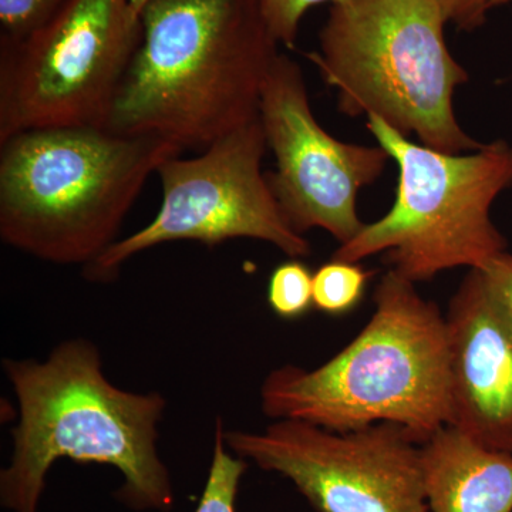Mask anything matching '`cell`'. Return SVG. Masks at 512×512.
Here are the masks:
<instances>
[{
	"label": "cell",
	"instance_id": "cell-12",
	"mask_svg": "<svg viewBox=\"0 0 512 512\" xmlns=\"http://www.w3.org/2000/svg\"><path fill=\"white\" fill-rule=\"evenodd\" d=\"M421 463L430 512H512V453L446 426L421 446Z\"/></svg>",
	"mask_w": 512,
	"mask_h": 512
},
{
	"label": "cell",
	"instance_id": "cell-10",
	"mask_svg": "<svg viewBox=\"0 0 512 512\" xmlns=\"http://www.w3.org/2000/svg\"><path fill=\"white\" fill-rule=\"evenodd\" d=\"M259 117L276 161L266 175L286 221L301 235L319 228L339 245L352 241L366 225L357 195L382 177L389 153L330 136L313 114L301 66L284 53L266 77Z\"/></svg>",
	"mask_w": 512,
	"mask_h": 512
},
{
	"label": "cell",
	"instance_id": "cell-1",
	"mask_svg": "<svg viewBox=\"0 0 512 512\" xmlns=\"http://www.w3.org/2000/svg\"><path fill=\"white\" fill-rule=\"evenodd\" d=\"M18 400L13 453L0 473V504L39 512L50 468L62 458L111 466L123 476L119 503L134 511L174 504L170 471L158 453L167 400L120 389L104 375L99 348L86 339L57 345L43 362L5 359Z\"/></svg>",
	"mask_w": 512,
	"mask_h": 512
},
{
	"label": "cell",
	"instance_id": "cell-4",
	"mask_svg": "<svg viewBox=\"0 0 512 512\" xmlns=\"http://www.w3.org/2000/svg\"><path fill=\"white\" fill-rule=\"evenodd\" d=\"M183 151L109 128L22 131L0 143V238L56 265L93 264L119 241L148 177Z\"/></svg>",
	"mask_w": 512,
	"mask_h": 512
},
{
	"label": "cell",
	"instance_id": "cell-15",
	"mask_svg": "<svg viewBox=\"0 0 512 512\" xmlns=\"http://www.w3.org/2000/svg\"><path fill=\"white\" fill-rule=\"evenodd\" d=\"M269 308L285 320L301 319L313 308V274L298 258L276 266L268 282Z\"/></svg>",
	"mask_w": 512,
	"mask_h": 512
},
{
	"label": "cell",
	"instance_id": "cell-6",
	"mask_svg": "<svg viewBox=\"0 0 512 512\" xmlns=\"http://www.w3.org/2000/svg\"><path fill=\"white\" fill-rule=\"evenodd\" d=\"M366 126L399 165L396 200L332 259L359 264L380 254L392 271L419 284L448 269H483L507 251L491 208L512 187V144L495 140L447 154L413 143L379 117H367Z\"/></svg>",
	"mask_w": 512,
	"mask_h": 512
},
{
	"label": "cell",
	"instance_id": "cell-17",
	"mask_svg": "<svg viewBox=\"0 0 512 512\" xmlns=\"http://www.w3.org/2000/svg\"><path fill=\"white\" fill-rule=\"evenodd\" d=\"M346 0H256L262 18L279 45L292 47L298 37L303 16L313 6L330 3L339 5Z\"/></svg>",
	"mask_w": 512,
	"mask_h": 512
},
{
	"label": "cell",
	"instance_id": "cell-8",
	"mask_svg": "<svg viewBox=\"0 0 512 512\" xmlns=\"http://www.w3.org/2000/svg\"><path fill=\"white\" fill-rule=\"evenodd\" d=\"M268 143L261 117L214 141L197 157L168 158L158 167L163 201L154 220L119 239L83 268L93 282H110L133 256L168 242L215 247L229 239L268 242L289 258L311 255L308 239L286 221L262 161Z\"/></svg>",
	"mask_w": 512,
	"mask_h": 512
},
{
	"label": "cell",
	"instance_id": "cell-20",
	"mask_svg": "<svg viewBox=\"0 0 512 512\" xmlns=\"http://www.w3.org/2000/svg\"><path fill=\"white\" fill-rule=\"evenodd\" d=\"M151 0H131V3H133L134 9L137 10L138 13H143L144 8L150 3Z\"/></svg>",
	"mask_w": 512,
	"mask_h": 512
},
{
	"label": "cell",
	"instance_id": "cell-16",
	"mask_svg": "<svg viewBox=\"0 0 512 512\" xmlns=\"http://www.w3.org/2000/svg\"><path fill=\"white\" fill-rule=\"evenodd\" d=\"M69 0H0V39L19 40L55 18Z\"/></svg>",
	"mask_w": 512,
	"mask_h": 512
},
{
	"label": "cell",
	"instance_id": "cell-19",
	"mask_svg": "<svg viewBox=\"0 0 512 512\" xmlns=\"http://www.w3.org/2000/svg\"><path fill=\"white\" fill-rule=\"evenodd\" d=\"M436 3L447 23L464 32H474L487 22L488 0H431Z\"/></svg>",
	"mask_w": 512,
	"mask_h": 512
},
{
	"label": "cell",
	"instance_id": "cell-2",
	"mask_svg": "<svg viewBox=\"0 0 512 512\" xmlns=\"http://www.w3.org/2000/svg\"><path fill=\"white\" fill-rule=\"evenodd\" d=\"M109 130L202 151L259 117L278 40L256 0H151Z\"/></svg>",
	"mask_w": 512,
	"mask_h": 512
},
{
	"label": "cell",
	"instance_id": "cell-11",
	"mask_svg": "<svg viewBox=\"0 0 512 512\" xmlns=\"http://www.w3.org/2000/svg\"><path fill=\"white\" fill-rule=\"evenodd\" d=\"M450 355L447 426L481 446L512 453V329L470 269L446 313Z\"/></svg>",
	"mask_w": 512,
	"mask_h": 512
},
{
	"label": "cell",
	"instance_id": "cell-7",
	"mask_svg": "<svg viewBox=\"0 0 512 512\" xmlns=\"http://www.w3.org/2000/svg\"><path fill=\"white\" fill-rule=\"evenodd\" d=\"M141 37L131 0H69L32 35L0 39V143L39 128L109 127Z\"/></svg>",
	"mask_w": 512,
	"mask_h": 512
},
{
	"label": "cell",
	"instance_id": "cell-13",
	"mask_svg": "<svg viewBox=\"0 0 512 512\" xmlns=\"http://www.w3.org/2000/svg\"><path fill=\"white\" fill-rule=\"evenodd\" d=\"M373 272L357 262L330 259L313 272V308L329 316H345L365 296Z\"/></svg>",
	"mask_w": 512,
	"mask_h": 512
},
{
	"label": "cell",
	"instance_id": "cell-14",
	"mask_svg": "<svg viewBox=\"0 0 512 512\" xmlns=\"http://www.w3.org/2000/svg\"><path fill=\"white\" fill-rule=\"evenodd\" d=\"M224 430V423L218 420L210 471L195 512H237L239 484L247 471L248 461L228 450Z\"/></svg>",
	"mask_w": 512,
	"mask_h": 512
},
{
	"label": "cell",
	"instance_id": "cell-9",
	"mask_svg": "<svg viewBox=\"0 0 512 512\" xmlns=\"http://www.w3.org/2000/svg\"><path fill=\"white\" fill-rule=\"evenodd\" d=\"M224 441L291 481L318 512H430L421 446L399 424L335 431L285 419L261 431L224 430Z\"/></svg>",
	"mask_w": 512,
	"mask_h": 512
},
{
	"label": "cell",
	"instance_id": "cell-18",
	"mask_svg": "<svg viewBox=\"0 0 512 512\" xmlns=\"http://www.w3.org/2000/svg\"><path fill=\"white\" fill-rule=\"evenodd\" d=\"M478 271L495 306L512 329V254L505 251Z\"/></svg>",
	"mask_w": 512,
	"mask_h": 512
},
{
	"label": "cell",
	"instance_id": "cell-5",
	"mask_svg": "<svg viewBox=\"0 0 512 512\" xmlns=\"http://www.w3.org/2000/svg\"><path fill=\"white\" fill-rule=\"evenodd\" d=\"M447 20L431 0H346L330 8L319 52L306 57L348 117L376 116L447 154L483 146L460 126L454 93L468 82L448 50Z\"/></svg>",
	"mask_w": 512,
	"mask_h": 512
},
{
	"label": "cell",
	"instance_id": "cell-3",
	"mask_svg": "<svg viewBox=\"0 0 512 512\" xmlns=\"http://www.w3.org/2000/svg\"><path fill=\"white\" fill-rule=\"evenodd\" d=\"M373 299L372 318L338 355L313 370L285 365L265 377L266 416L335 431L394 423L420 446L447 426L446 315L392 269L380 279Z\"/></svg>",
	"mask_w": 512,
	"mask_h": 512
},
{
	"label": "cell",
	"instance_id": "cell-21",
	"mask_svg": "<svg viewBox=\"0 0 512 512\" xmlns=\"http://www.w3.org/2000/svg\"><path fill=\"white\" fill-rule=\"evenodd\" d=\"M511 2V0H488L490 3V8L493 10L494 8H498V6H503L505 3Z\"/></svg>",
	"mask_w": 512,
	"mask_h": 512
}]
</instances>
